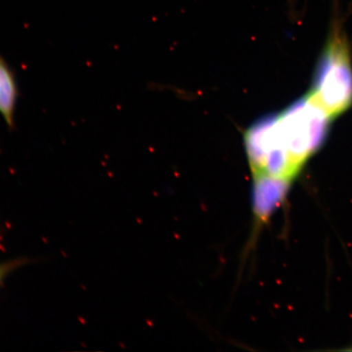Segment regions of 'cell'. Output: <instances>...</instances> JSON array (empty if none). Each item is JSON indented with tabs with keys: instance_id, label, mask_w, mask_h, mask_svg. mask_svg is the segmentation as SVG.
I'll return each mask as SVG.
<instances>
[{
	"instance_id": "1",
	"label": "cell",
	"mask_w": 352,
	"mask_h": 352,
	"mask_svg": "<svg viewBox=\"0 0 352 352\" xmlns=\"http://www.w3.org/2000/svg\"><path fill=\"white\" fill-rule=\"evenodd\" d=\"M308 96L331 118L340 116L352 105L350 45L338 21H334L320 56Z\"/></svg>"
},
{
	"instance_id": "2",
	"label": "cell",
	"mask_w": 352,
	"mask_h": 352,
	"mask_svg": "<svg viewBox=\"0 0 352 352\" xmlns=\"http://www.w3.org/2000/svg\"><path fill=\"white\" fill-rule=\"evenodd\" d=\"M331 120L308 94L276 114L277 138L299 170L322 146Z\"/></svg>"
},
{
	"instance_id": "3",
	"label": "cell",
	"mask_w": 352,
	"mask_h": 352,
	"mask_svg": "<svg viewBox=\"0 0 352 352\" xmlns=\"http://www.w3.org/2000/svg\"><path fill=\"white\" fill-rule=\"evenodd\" d=\"M292 182L263 176L254 178L253 210L254 222L261 226L267 222L285 201Z\"/></svg>"
},
{
	"instance_id": "4",
	"label": "cell",
	"mask_w": 352,
	"mask_h": 352,
	"mask_svg": "<svg viewBox=\"0 0 352 352\" xmlns=\"http://www.w3.org/2000/svg\"><path fill=\"white\" fill-rule=\"evenodd\" d=\"M19 96L15 73L4 57L0 55V114L10 131L14 130Z\"/></svg>"
},
{
	"instance_id": "5",
	"label": "cell",
	"mask_w": 352,
	"mask_h": 352,
	"mask_svg": "<svg viewBox=\"0 0 352 352\" xmlns=\"http://www.w3.org/2000/svg\"><path fill=\"white\" fill-rule=\"evenodd\" d=\"M28 258H17L13 261L0 263V285H2L6 277L17 268L25 265Z\"/></svg>"
}]
</instances>
